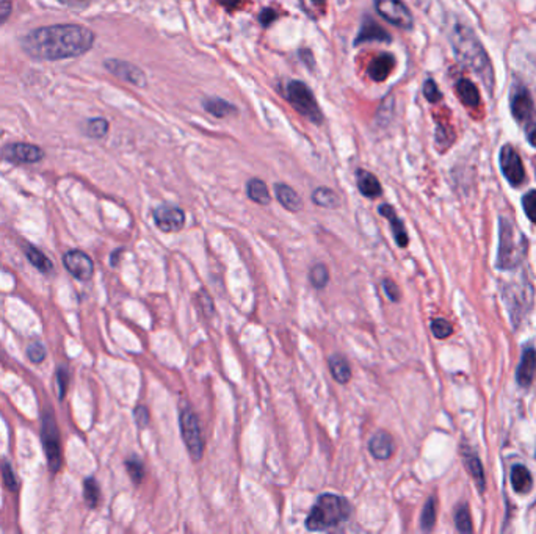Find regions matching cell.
<instances>
[{
	"mask_svg": "<svg viewBox=\"0 0 536 534\" xmlns=\"http://www.w3.org/2000/svg\"><path fill=\"white\" fill-rule=\"evenodd\" d=\"M94 44V33L83 25L41 27L22 39V47L33 58L65 60L88 52Z\"/></svg>",
	"mask_w": 536,
	"mask_h": 534,
	"instance_id": "obj_1",
	"label": "cell"
},
{
	"mask_svg": "<svg viewBox=\"0 0 536 534\" xmlns=\"http://www.w3.org/2000/svg\"><path fill=\"white\" fill-rule=\"evenodd\" d=\"M451 47L456 58L460 60L462 66L469 67L472 72L482 78L483 85L486 87L489 91H493L494 88V71L491 66V60L488 57L486 50H484L483 44L480 43L475 33H473L469 27L458 24L453 27L451 32Z\"/></svg>",
	"mask_w": 536,
	"mask_h": 534,
	"instance_id": "obj_2",
	"label": "cell"
},
{
	"mask_svg": "<svg viewBox=\"0 0 536 534\" xmlns=\"http://www.w3.org/2000/svg\"><path fill=\"white\" fill-rule=\"evenodd\" d=\"M352 514V506L343 497L334 493H323L312 506L306 519L309 531H328L345 524Z\"/></svg>",
	"mask_w": 536,
	"mask_h": 534,
	"instance_id": "obj_3",
	"label": "cell"
},
{
	"mask_svg": "<svg viewBox=\"0 0 536 534\" xmlns=\"http://www.w3.org/2000/svg\"><path fill=\"white\" fill-rule=\"evenodd\" d=\"M526 254V240L521 232L508 220L500 221V248L497 265L502 269H510L519 265Z\"/></svg>",
	"mask_w": 536,
	"mask_h": 534,
	"instance_id": "obj_4",
	"label": "cell"
},
{
	"mask_svg": "<svg viewBox=\"0 0 536 534\" xmlns=\"http://www.w3.org/2000/svg\"><path fill=\"white\" fill-rule=\"evenodd\" d=\"M287 98H289L290 104L300 111V113L308 118L309 121H312L314 124H320L323 121V115L317 104L314 93L310 91L306 83L293 80L287 87Z\"/></svg>",
	"mask_w": 536,
	"mask_h": 534,
	"instance_id": "obj_5",
	"label": "cell"
},
{
	"mask_svg": "<svg viewBox=\"0 0 536 534\" xmlns=\"http://www.w3.org/2000/svg\"><path fill=\"white\" fill-rule=\"evenodd\" d=\"M179 426L180 432H182V439L185 442L191 459L201 460L202 454H204V437H202L200 420H197L196 414L193 410L185 408L180 410L179 415Z\"/></svg>",
	"mask_w": 536,
	"mask_h": 534,
	"instance_id": "obj_6",
	"label": "cell"
},
{
	"mask_svg": "<svg viewBox=\"0 0 536 534\" xmlns=\"http://www.w3.org/2000/svg\"><path fill=\"white\" fill-rule=\"evenodd\" d=\"M375 10L389 24L405 30L413 29V14L402 0H375Z\"/></svg>",
	"mask_w": 536,
	"mask_h": 534,
	"instance_id": "obj_7",
	"label": "cell"
},
{
	"mask_svg": "<svg viewBox=\"0 0 536 534\" xmlns=\"http://www.w3.org/2000/svg\"><path fill=\"white\" fill-rule=\"evenodd\" d=\"M43 443H44V452L47 456V464L50 470L56 474L61 467V449H60V436L58 430H56L55 420L52 414H47L44 417L43 423Z\"/></svg>",
	"mask_w": 536,
	"mask_h": 534,
	"instance_id": "obj_8",
	"label": "cell"
},
{
	"mask_svg": "<svg viewBox=\"0 0 536 534\" xmlns=\"http://www.w3.org/2000/svg\"><path fill=\"white\" fill-rule=\"evenodd\" d=\"M500 168L506 181L510 182L513 187H519L522 182L526 181V170H524L522 160L516 149L510 144H505L500 151Z\"/></svg>",
	"mask_w": 536,
	"mask_h": 534,
	"instance_id": "obj_9",
	"label": "cell"
},
{
	"mask_svg": "<svg viewBox=\"0 0 536 534\" xmlns=\"http://www.w3.org/2000/svg\"><path fill=\"white\" fill-rule=\"evenodd\" d=\"M154 221L162 232H179L184 227L185 213L176 205H160L154 212Z\"/></svg>",
	"mask_w": 536,
	"mask_h": 534,
	"instance_id": "obj_10",
	"label": "cell"
},
{
	"mask_svg": "<svg viewBox=\"0 0 536 534\" xmlns=\"http://www.w3.org/2000/svg\"><path fill=\"white\" fill-rule=\"evenodd\" d=\"M65 267L67 271H69L72 276L81 279V280H88L93 276L94 271V263L92 258H89L85 252L82 251H69L66 252L63 257Z\"/></svg>",
	"mask_w": 536,
	"mask_h": 534,
	"instance_id": "obj_11",
	"label": "cell"
},
{
	"mask_svg": "<svg viewBox=\"0 0 536 534\" xmlns=\"http://www.w3.org/2000/svg\"><path fill=\"white\" fill-rule=\"evenodd\" d=\"M105 67L111 72L113 76L121 78V80L132 83V85H135V87H144L146 85V78H144L143 71L131 63H126V61H120V60H107Z\"/></svg>",
	"mask_w": 536,
	"mask_h": 534,
	"instance_id": "obj_12",
	"label": "cell"
},
{
	"mask_svg": "<svg viewBox=\"0 0 536 534\" xmlns=\"http://www.w3.org/2000/svg\"><path fill=\"white\" fill-rule=\"evenodd\" d=\"M5 159L16 163H36L43 159V151L38 146L27 144V143H18L7 146L3 151Z\"/></svg>",
	"mask_w": 536,
	"mask_h": 534,
	"instance_id": "obj_13",
	"label": "cell"
},
{
	"mask_svg": "<svg viewBox=\"0 0 536 534\" xmlns=\"http://www.w3.org/2000/svg\"><path fill=\"white\" fill-rule=\"evenodd\" d=\"M533 100L527 88H515L511 94V113L517 122L527 121L532 116Z\"/></svg>",
	"mask_w": 536,
	"mask_h": 534,
	"instance_id": "obj_14",
	"label": "cell"
},
{
	"mask_svg": "<svg viewBox=\"0 0 536 534\" xmlns=\"http://www.w3.org/2000/svg\"><path fill=\"white\" fill-rule=\"evenodd\" d=\"M395 443L387 431H378L369 441V452L378 460H387L394 454Z\"/></svg>",
	"mask_w": 536,
	"mask_h": 534,
	"instance_id": "obj_15",
	"label": "cell"
},
{
	"mask_svg": "<svg viewBox=\"0 0 536 534\" xmlns=\"http://www.w3.org/2000/svg\"><path fill=\"white\" fill-rule=\"evenodd\" d=\"M372 41L391 43V35H389L385 29H381V27L378 25L374 19L367 18L363 22V25H361L359 35L356 36V39H354V44L359 46V44L372 43Z\"/></svg>",
	"mask_w": 536,
	"mask_h": 534,
	"instance_id": "obj_16",
	"label": "cell"
},
{
	"mask_svg": "<svg viewBox=\"0 0 536 534\" xmlns=\"http://www.w3.org/2000/svg\"><path fill=\"white\" fill-rule=\"evenodd\" d=\"M395 66V58L391 54H381L370 61L367 67V74L374 82H385L391 76Z\"/></svg>",
	"mask_w": 536,
	"mask_h": 534,
	"instance_id": "obj_17",
	"label": "cell"
},
{
	"mask_svg": "<svg viewBox=\"0 0 536 534\" xmlns=\"http://www.w3.org/2000/svg\"><path fill=\"white\" fill-rule=\"evenodd\" d=\"M378 212H380V215L386 216L387 220H389V223H391L395 241H397V245L400 246V248H405V246H408L409 238H408V234H406L405 224L398 218L397 212L394 210V207H391L389 204H383V205H380V209H378Z\"/></svg>",
	"mask_w": 536,
	"mask_h": 534,
	"instance_id": "obj_18",
	"label": "cell"
},
{
	"mask_svg": "<svg viewBox=\"0 0 536 534\" xmlns=\"http://www.w3.org/2000/svg\"><path fill=\"white\" fill-rule=\"evenodd\" d=\"M275 193L276 199L279 201V204L289 212H300L303 209V201L300 194L295 190L286 183H276L275 185Z\"/></svg>",
	"mask_w": 536,
	"mask_h": 534,
	"instance_id": "obj_19",
	"label": "cell"
},
{
	"mask_svg": "<svg viewBox=\"0 0 536 534\" xmlns=\"http://www.w3.org/2000/svg\"><path fill=\"white\" fill-rule=\"evenodd\" d=\"M356 182H358V188L361 191V194L365 196V198L376 199L378 196H381V193H383L380 181H378L375 174H372L370 171L358 170L356 171Z\"/></svg>",
	"mask_w": 536,
	"mask_h": 534,
	"instance_id": "obj_20",
	"label": "cell"
},
{
	"mask_svg": "<svg viewBox=\"0 0 536 534\" xmlns=\"http://www.w3.org/2000/svg\"><path fill=\"white\" fill-rule=\"evenodd\" d=\"M535 372H536V351L527 350L522 354V361L517 367V382L521 387H528L532 384V381L535 378Z\"/></svg>",
	"mask_w": 536,
	"mask_h": 534,
	"instance_id": "obj_21",
	"label": "cell"
},
{
	"mask_svg": "<svg viewBox=\"0 0 536 534\" xmlns=\"http://www.w3.org/2000/svg\"><path fill=\"white\" fill-rule=\"evenodd\" d=\"M456 93H458V98L464 105L472 107V109L480 105V93L469 78H460L456 82Z\"/></svg>",
	"mask_w": 536,
	"mask_h": 534,
	"instance_id": "obj_22",
	"label": "cell"
},
{
	"mask_svg": "<svg viewBox=\"0 0 536 534\" xmlns=\"http://www.w3.org/2000/svg\"><path fill=\"white\" fill-rule=\"evenodd\" d=\"M330 372L332 375L339 384H347V382L352 379V368H350V364L347 362V359L341 356V354H334V356L330 357Z\"/></svg>",
	"mask_w": 536,
	"mask_h": 534,
	"instance_id": "obj_23",
	"label": "cell"
},
{
	"mask_svg": "<svg viewBox=\"0 0 536 534\" xmlns=\"http://www.w3.org/2000/svg\"><path fill=\"white\" fill-rule=\"evenodd\" d=\"M511 485L517 493H527L533 486L532 475L524 465H515L511 470Z\"/></svg>",
	"mask_w": 536,
	"mask_h": 534,
	"instance_id": "obj_24",
	"label": "cell"
},
{
	"mask_svg": "<svg viewBox=\"0 0 536 534\" xmlns=\"http://www.w3.org/2000/svg\"><path fill=\"white\" fill-rule=\"evenodd\" d=\"M246 191H248V198L254 202H257V204H261V205H267V204H270V201H272V198H270V193H268V188H267V183L261 181V179H251V181L248 182V185H246Z\"/></svg>",
	"mask_w": 536,
	"mask_h": 534,
	"instance_id": "obj_25",
	"label": "cell"
},
{
	"mask_svg": "<svg viewBox=\"0 0 536 534\" xmlns=\"http://www.w3.org/2000/svg\"><path fill=\"white\" fill-rule=\"evenodd\" d=\"M312 201L315 205L325 207V209H336L341 205V199H339L337 193H334L331 188L320 187L312 193Z\"/></svg>",
	"mask_w": 536,
	"mask_h": 534,
	"instance_id": "obj_26",
	"label": "cell"
},
{
	"mask_svg": "<svg viewBox=\"0 0 536 534\" xmlns=\"http://www.w3.org/2000/svg\"><path fill=\"white\" fill-rule=\"evenodd\" d=\"M204 109H206V111H208V113H211L212 116H215V118H226V116H229L231 113H235L237 111L235 107L233 104H229L228 100L217 99V98L204 100Z\"/></svg>",
	"mask_w": 536,
	"mask_h": 534,
	"instance_id": "obj_27",
	"label": "cell"
},
{
	"mask_svg": "<svg viewBox=\"0 0 536 534\" xmlns=\"http://www.w3.org/2000/svg\"><path fill=\"white\" fill-rule=\"evenodd\" d=\"M24 251H25L27 258H28V260H30L32 265L36 267L41 273H49L50 269H52V267H54L52 262L49 260L47 256L44 254V252L36 249L35 246L28 245V246H25Z\"/></svg>",
	"mask_w": 536,
	"mask_h": 534,
	"instance_id": "obj_28",
	"label": "cell"
},
{
	"mask_svg": "<svg viewBox=\"0 0 536 534\" xmlns=\"http://www.w3.org/2000/svg\"><path fill=\"white\" fill-rule=\"evenodd\" d=\"M464 459H466L467 470L471 471V475H472L473 480H475L477 486L480 487V491H483L484 489V475H483V469H482V464H480L478 458L475 456V454L466 453Z\"/></svg>",
	"mask_w": 536,
	"mask_h": 534,
	"instance_id": "obj_29",
	"label": "cell"
},
{
	"mask_svg": "<svg viewBox=\"0 0 536 534\" xmlns=\"http://www.w3.org/2000/svg\"><path fill=\"white\" fill-rule=\"evenodd\" d=\"M309 279L315 289H323V287H326L330 282L328 268H326V265H323V263H317V265L310 268Z\"/></svg>",
	"mask_w": 536,
	"mask_h": 534,
	"instance_id": "obj_30",
	"label": "cell"
},
{
	"mask_svg": "<svg viewBox=\"0 0 536 534\" xmlns=\"http://www.w3.org/2000/svg\"><path fill=\"white\" fill-rule=\"evenodd\" d=\"M83 496H85V502L89 506V508H96L99 503V497H100V491L98 482H96L94 478H88L83 482Z\"/></svg>",
	"mask_w": 536,
	"mask_h": 534,
	"instance_id": "obj_31",
	"label": "cell"
},
{
	"mask_svg": "<svg viewBox=\"0 0 536 534\" xmlns=\"http://www.w3.org/2000/svg\"><path fill=\"white\" fill-rule=\"evenodd\" d=\"M422 530H431L434 522H436V500H434L433 497L428 498V502L425 504V508H423V513H422Z\"/></svg>",
	"mask_w": 536,
	"mask_h": 534,
	"instance_id": "obj_32",
	"label": "cell"
},
{
	"mask_svg": "<svg viewBox=\"0 0 536 534\" xmlns=\"http://www.w3.org/2000/svg\"><path fill=\"white\" fill-rule=\"evenodd\" d=\"M455 524H456V528H458V531H461V533H471L472 531L469 508H467L466 504H462V506H460L458 509H456Z\"/></svg>",
	"mask_w": 536,
	"mask_h": 534,
	"instance_id": "obj_33",
	"label": "cell"
},
{
	"mask_svg": "<svg viewBox=\"0 0 536 534\" xmlns=\"http://www.w3.org/2000/svg\"><path fill=\"white\" fill-rule=\"evenodd\" d=\"M109 132V122L103 118H96V120L88 121L87 124V135L92 138H103Z\"/></svg>",
	"mask_w": 536,
	"mask_h": 534,
	"instance_id": "obj_34",
	"label": "cell"
},
{
	"mask_svg": "<svg viewBox=\"0 0 536 534\" xmlns=\"http://www.w3.org/2000/svg\"><path fill=\"white\" fill-rule=\"evenodd\" d=\"M431 331L434 337H438V339H447V337L453 333V328H451V324L447 320L436 318L431 322Z\"/></svg>",
	"mask_w": 536,
	"mask_h": 534,
	"instance_id": "obj_35",
	"label": "cell"
},
{
	"mask_svg": "<svg viewBox=\"0 0 536 534\" xmlns=\"http://www.w3.org/2000/svg\"><path fill=\"white\" fill-rule=\"evenodd\" d=\"M126 467H127L129 475H131V478L133 480L135 485H140L141 480H143V476H144L143 463H141V460H138L137 458H132V459H129L127 463H126Z\"/></svg>",
	"mask_w": 536,
	"mask_h": 534,
	"instance_id": "obj_36",
	"label": "cell"
},
{
	"mask_svg": "<svg viewBox=\"0 0 536 534\" xmlns=\"http://www.w3.org/2000/svg\"><path fill=\"white\" fill-rule=\"evenodd\" d=\"M423 96H425L428 102L431 104H436L442 99V94L439 91L436 82H434L433 78H428V80L423 83Z\"/></svg>",
	"mask_w": 536,
	"mask_h": 534,
	"instance_id": "obj_37",
	"label": "cell"
},
{
	"mask_svg": "<svg viewBox=\"0 0 536 534\" xmlns=\"http://www.w3.org/2000/svg\"><path fill=\"white\" fill-rule=\"evenodd\" d=\"M522 205H524V210L527 213V216L536 224V190L528 191V193L524 196Z\"/></svg>",
	"mask_w": 536,
	"mask_h": 534,
	"instance_id": "obj_38",
	"label": "cell"
},
{
	"mask_svg": "<svg viewBox=\"0 0 536 534\" xmlns=\"http://www.w3.org/2000/svg\"><path fill=\"white\" fill-rule=\"evenodd\" d=\"M27 356L33 364H39L46 359V350L41 344H32L27 348Z\"/></svg>",
	"mask_w": 536,
	"mask_h": 534,
	"instance_id": "obj_39",
	"label": "cell"
},
{
	"mask_svg": "<svg viewBox=\"0 0 536 534\" xmlns=\"http://www.w3.org/2000/svg\"><path fill=\"white\" fill-rule=\"evenodd\" d=\"M2 469H3L5 485H7V487L10 489V491H18V480H16V476L13 474V469H11V465L8 463H3Z\"/></svg>",
	"mask_w": 536,
	"mask_h": 534,
	"instance_id": "obj_40",
	"label": "cell"
},
{
	"mask_svg": "<svg viewBox=\"0 0 536 534\" xmlns=\"http://www.w3.org/2000/svg\"><path fill=\"white\" fill-rule=\"evenodd\" d=\"M383 289H385L386 295L389 296V300L391 301L400 300V289H398V285L394 282V280H391V279L383 280Z\"/></svg>",
	"mask_w": 536,
	"mask_h": 534,
	"instance_id": "obj_41",
	"label": "cell"
},
{
	"mask_svg": "<svg viewBox=\"0 0 536 534\" xmlns=\"http://www.w3.org/2000/svg\"><path fill=\"white\" fill-rule=\"evenodd\" d=\"M276 19H278V13H276V11L272 8H265V10H262V13L259 14V21H261V24L264 27L272 25Z\"/></svg>",
	"mask_w": 536,
	"mask_h": 534,
	"instance_id": "obj_42",
	"label": "cell"
},
{
	"mask_svg": "<svg viewBox=\"0 0 536 534\" xmlns=\"http://www.w3.org/2000/svg\"><path fill=\"white\" fill-rule=\"evenodd\" d=\"M135 420H137L138 426H141V428H144V426L148 425V421H149L148 409H146L144 406H138L137 409H135Z\"/></svg>",
	"mask_w": 536,
	"mask_h": 534,
	"instance_id": "obj_43",
	"label": "cell"
},
{
	"mask_svg": "<svg viewBox=\"0 0 536 534\" xmlns=\"http://www.w3.org/2000/svg\"><path fill=\"white\" fill-rule=\"evenodd\" d=\"M66 379H67V376L65 373V370H58V373H56V387H58V390H56V393H58L60 400H63V397H65Z\"/></svg>",
	"mask_w": 536,
	"mask_h": 534,
	"instance_id": "obj_44",
	"label": "cell"
},
{
	"mask_svg": "<svg viewBox=\"0 0 536 534\" xmlns=\"http://www.w3.org/2000/svg\"><path fill=\"white\" fill-rule=\"evenodd\" d=\"M11 10H13V5L10 0H0V24H3L10 18Z\"/></svg>",
	"mask_w": 536,
	"mask_h": 534,
	"instance_id": "obj_45",
	"label": "cell"
},
{
	"mask_svg": "<svg viewBox=\"0 0 536 534\" xmlns=\"http://www.w3.org/2000/svg\"><path fill=\"white\" fill-rule=\"evenodd\" d=\"M217 2L222 5V7H224L226 10H235L240 7L242 0H217Z\"/></svg>",
	"mask_w": 536,
	"mask_h": 534,
	"instance_id": "obj_46",
	"label": "cell"
},
{
	"mask_svg": "<svg viewBox=\"0 0 536 534\" xmlns=\"http://www.w3.org/2000/svg\"><path fill=\"white\" fill-rule=\"evenodd\" d=\"M300 57L303 58L304 63H306L310 67V69H312V67H314V58H312V54H310V50H301Z\"/></svg>",
	"mask_w": 536,
	"mask_h": 534,
	"instance_id": "obj_47",
	"label": "cell"
},
{
	"mask_svg": "<svg viewBox=\"0 0 536 534\" xmlns=\"http://www.w3.org/2000/svg\"><path fill=\"white\" fill-rule=\"evenodd\" d=\"M60 2L69 5V7H85L89 3V0H60Z\"/></svg>",
	"mask_w": 536,
	"mask_h": 534,
	"instance_id": "obj_48",
	"label": "cell"
},
{
	"mask_svg": "<svg viewBox=\"0 0 536 534\" xmlns=\"http://www.w3.org/2000/svg\"><path fill=\"white\" fill-rule=\"evenodd\" d=\"M528 142L536 148V124L528 131Z\"/></svg>",
	"mask_w": 536,
	"mask_h": 534,
	"instance_id": "obj_49",
	"label": "cell"
},
{
	"mask_svg": "<svg viewBox=\"0 0 536 534\" xmlns=\"http://www.w3.org/2000/svg\"><path fill=\"white\" fill-rule=\"evenodd\" d=\"M312 2H314V3H317V5H319V3H323V2H325V0H312Z\"/></svg>",
	"mask_w": 536,
	"mask_h": 534,
	"instance_id": "obj_50",
	"label": "cell"
}]
</instances>
